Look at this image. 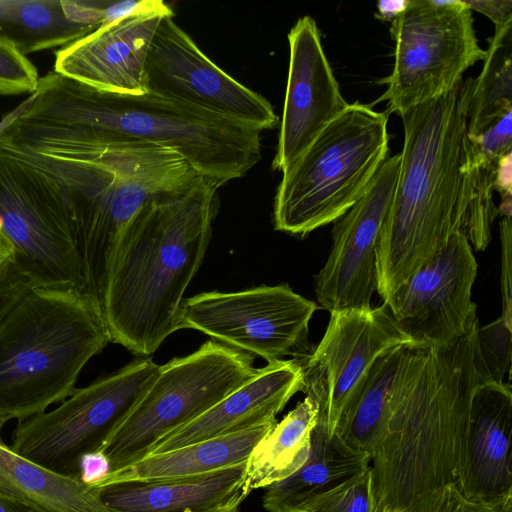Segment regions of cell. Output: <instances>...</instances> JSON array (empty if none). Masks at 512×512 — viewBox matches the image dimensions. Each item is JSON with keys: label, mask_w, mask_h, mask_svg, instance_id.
<instances>
[{"label": "cell", "mask_w": 512, "mask_h": 512, "mask_svg": "<svg viewBox=\"0 0 512 512\" xmlns=\"http://www.w3.org/2000/svg\"><path fill=\"white\" fill-rule=\"evenodd\" d=\"M274 425H265L147 455L126 467L109 472L91 487L187 479L245 464L254 446Z\"/></svg>", "instance_id": "603a6c76"}, {"label": "cell", "mask_w": 512, "mask_h": 512, "mask_svg": "<svg viewBox=\"0 0 512 512\" xmlns=\"http://www.w3.org/2000/svg\"><path fill=\"white\" fill-rule=\"evenodd\" d=\"M0 216L11 261L32 287L88 293L86 271L57 186L0 150Z\"/></svg>", "instance_id": "8fae6325"}, {"label": "cell", "mask_w": 512, "mask_h": 512, "mask_svg": "<svg viewBox=\"0 0 512 512\" xmlns=\"http://www.w3.org/2000/svg\"><path fill=\"white\" fill-rule=\"evenodd\" d=\"M142 3L141 1L107 2L104 7L102 25H107L133 13Z\"/></svg>", "instance_id": "f35d334b"}, {"label": "cell", "mask_w": 512, "mask_h": 512, "mask_svg": "<svg viewBox=\"0 0 512 512\" xmlns=\"http://www.w3.org/2000/svg\"><path fill=\"white\" fill-rule=\"evenodd\" d=\"M160 366L137 359L86 387L55 409L18 421L12 448L57 474L79 479L81 459L99 451L144 395Z\"/></svg>", "instance_id": "30bf717a"}, {"label": "cell", "mask_w": 512, "mask_h": 512, "mask_svg": "<svg viewBox=\"0 0 512 512\" xmlns=\"http://www.w3.org/2000/svg\"><path fill=\"white\" fill-rule=\"evenodd\" d=\"M316 309L288 284L203 292L183 300L180 329H195L268 363L302 359L313 350L308 334Z\"/></svg>", "instance_id": "7c38bea8"}, {"label": "cell", "mask_w": 512, "mask_h": 512, "mask_svg": "<svg viewBox=\"0 0 512 512\" xmlns=\"http://www.w3.org/2000/svg\"><path fill=\"white\" fill-rule=\"evenodd\" d=\"M477 268L470 242L457 233L383 303L414 345H452L479 322L472 300Z\"/></svg>", "instance_id": "9a60e30c"}, {"label": "cell", "mask_w": 512, "mask_h": 512, "mask_svg": "<svg viewBox=\"0 0 512 512\" xmlns=\"http://www.w3.org/2000/svg\"><path fill=\"white\" fill-rule=\"evenodd\" d=\"M244 464L179 480L91 487L110 512H228L239 509Z\"/></svg>", "instance_id": "44dd1931"}, {"label": "cell", "mask_w": 512, "mask_h": 512, "mask_svg": "<svg viewBox=\"0 0 512 512\" xmlns=\"http://www.w3.org/2000/svg\"><path fill=\"white\" fill-rule=\"evenodd\" d=\"M302 386V371L296 359L270 362L206 412L159 438L147 455L274 425L277 414Z\"/></svg>", "instance_id": "ffe728a7"}, {"label": "cell", "mask_w": 512, "mask_h": 512, "mask_svg": "<svg viewBox=\"0 0 512 512\" xmlns=\"http://www.w3.org/2000/svg\"><path fill=\"white\" fill-rule=\"evenodd\" d=\"M289 68L272 169L284 172L348 107L323 50L313 18L303 16L288 33Z\"/></svg>", "instance_id": "ac0fdd59"}, {"label": "cell", "mask_w": 512, "mask_h": 512, "mask_svg": "<svg viewBox=\"0 0 512 512\" xmlns=\"http://www.w3.org/2000/svg\"><path fill=\"white\" fill-rule=\"evenodd\" d=\"M382 512H388V511H386V510H383Z\"/></svg>", "instance_id": "f6af8a7d"}, {"label": "cell", "mask_w": 512, "mask_h": 512, "mask_svg": "<svg viewBox=\"0 0 512 512\" xmlns=\"http://www.w3.org/2000/svg\"><path fill=\"white\" fill-rule=\"evenodd\" d=\"M39 74L15 42L0 37V94L34 93Z\"/></svg>", "instance_id": "1f68e13d"}, {"label": "cell", "mask_w": 512, "mask_h": 512, "mask_svg": "<svg viewBox=\"0 0 512 512\" xmlns=\"http://www.w3.org/2000/svg\"><path fill=\"white\" fill-rule=\"evenodd\" d=\"M499 161L487 160L469 143L467 138L462 173L470 201L465 218L464 235L472 248L477 251H483L489 245L492 238V224L498 214L493 195Z\"/></svg>", "instance_id": "f1b7e54d"}, {"label": "cell", "mask_w": 512, "mask_h": 512, "mask_svg": "<svg viewBox=\"0 0 512 512\" xmlns=\"http://www.w3.org/2000/svg\"><path fill=\"white\" fill-rule=\"evenodd\" d=\"M318 412L317 403L305 397L258 441L244 464L245 497L286 479L302 467L310 454Z\"/></svg>", "instance_id": "484cf974"}, {"label": "cell", "mask_w": 512, "mask_h": 512, "mask_svg": "<svg viewBox=\"0 0 512 512\" xmlns=\"http://www.w3.org/2000/svg\"><path fill=\"white\" fill-rule=\"evenodd\" d=\"M218 188L197 176L151 198L124 227L100 302L111 342L148 357L180 329L183 295L211 239Z\"/></svg>", "instance_id": "3957f363"}, {"label": "cell", "mask_w": 512, "mask_h": 512, "mask_svg": "<svg viewBox=\"0 0 512 512\" xmlns=\"http://www.w3.org/2000/svg\"><path fill=\"white\" fill-rule=\"evenodd\" d=\"M168 14L149 48L147 92L255 126L262 131L279 123L270 102L217 66Z\"/></svg>", "instance_id": "5bb4252c"}, {"label": "cell", "mask_w": 512, "mask_h": 512, "mask_svg": "<svg viewBox=\"0 0 512 512\" xmlns=\"http://www.w3.org/2000/svg\"><path fill=\"white\" fill-rule=\"evenodd\" d=\"M106 2L0 0V37L26 55L64 47L103 23Z\"/></svg>", "instance_id": "7402d4cb"}, {"label": "cell", "mask_w": 512, "mask_h": 512, "mask_svg": "<svg viewBox=\"0 0 512 512\" xmlns=\"http://www.w3.org/2000/svg\"><path fill=\"white\" fill-rule=\"evenodd\" d=\"M427 512H502L469 502L456 485L444 488Z\"/></svg>", "instance_id": "d590c367"}, {"label": "cell", "mask_w": 512, "mask_h": 512, "mask_svg": "<svg viewBox=\"0 0 512 512\" xmlns=\"http://www.w3.org/2000/svg\"><path fill=\"white\" fill-rule=\"evenodd\" d=\"M13 248L8 239L0 243V265L12 257Z\"/></svg>", "instance_id": "b9f144b4"}, {"label": "cell", "mask_w": 512, "mask_h": 512, "mask_svg": "<svg viewBox=\"0 0 512 512\" xmlns=\"http://www.w3.org/2000/svg\"><path fill=\"white\" fill-rule=\"evenodd\" d=\"M468 103L466 80L401 116L397 183L376 247L377 292L383 301L453 235L464 234Z\"/></svg>", "instance_id": "5b68a950"}, {"label": "cell", "mask_w": 512, "mask_h": 512, "mask_svg": "<svg viewBox=\"0 0 512 512\" xmlns=\"http://www.w3.org/2000/svg\"><path fill=\"white\" fill-rule=\"evenodd\" d=\"M24 121L71 129L101 142H139L180 154L197 175L219 187L261 160L262 130L147 92L96 90L54 71L15 110Z\"/></svg>", "instance_id": "277c9868"}, {"label": "cell", "mask_w": 512, "mask_h": 512, "mask_svg": "<svg viewBox=\"0 0 512 512\" xmlns=\"http://www.w3.org/2000/svg\"><path fill=\"white\" fill-rule=\"evenodd\" d=\"M457 487L469 502L511 512L512 392L484 381L473 394Z\"/></svg>", "instance_id": "d6986e66"}, {"label": "cell", "mask_w": 512, "mask_h": 512, "mask_svg": "<svg viewBox=\"0 0 512 512\" xmlns=\"http://www.w3.org/2000/svg\"><path fill=\"white\" fill-rule=\"evenodd\" d=\"M412 345L386 351L371 366L355 404L336 431V435L353 450L370 457Z\"/></svg>", "instance_id": "4316f807"}, {"label": "cell", "mask_w": 512, "mask_h": 512, "mask_svg": "<svg viewBox=\"0 0 512 512\" xmlns=\"http://www.w3.org/2000/svg\"><path fill=\"white\" fill-rule=\"evenodd\" d=\"M399 164V153L387 157L360 198L334 222L330 254L314 279L316 298L330 313L371 308L377 292L376 247Z\"/></svg>", "instance_id": "2e32d148"}, {"label": "cell", "mask_w": 512, "mask_h": 512, "mask_svg": "<svg viewBox=\"0 0 512 512\" xmlns=\"http://www.w3.org/2000/svg\"><path fill=\"white\" fill-rule=\"evenodd\" d=\"M0 150L46 175L68 209L88 293L99 303L116 241L151 198L192 182L197 173L169 148L101 142L64 127L9 114ZM101 305V304H100Z\"/></svg>", "instance_id": "6da1fadb"}, {"label": "cell", "mask_w": 512, "mask_h": 512, "mask_svg": "<svg viewBox=\"0 0 512 512\" xmlns=\"http://www.w3.org/2000/svg\"><path fill=\"white\" fill-rule=\"evenodd\" d=\"M463 2L471 11L476 10L491 19L495 27L512 21L511 0H471Z\"/></svg>", "instance_id": "8d00e7d4"}, {"label": "cell", "mask_w": 512, "mask_h": 512, "mask_svg": "<svg viewBox=\"0 0 512 512\" xmlns=\"http://www.w3.org/2000/svg\"><path fill=\"white\" fill-rule=\"evenodd\" d=\"M477 78H468L467 135H476L512 111V21L496 26Z\"/></svg>", "instance_id": "83f0119b"}, {"label": "cell", "mask_w": 512, "mask_h": 512, "mask_svg": "<svg viewBox=\"0 0 512 512\" xmlns=\"http://www.w3.org/2000/svg\"><path fill=\"white\" fill-rule=\"evenodd\" d=\"M0 512H35L30 507L0 494Z\"/></svg>", "instance_id": "60d3db41"}, {"label": "cell", "mask_w": 512, "mask_h": 512, "mask_svg": "<svg viewBox=\"0 0 512 512\" xmlns=\"http://www.w3.org/2000/svg\"><path fill=\"white\" fill-rule=\"evenodd\" d=\"M406 3L407 0L379 1L378 12L375 16L378 19L392 22L404 10Z\"/></svg>", "instance_id": "ab89813d"}, {"label": "cell", "mask_w": 512, "mask_h": 512, "mask_svg": "<svg viewBox=\"0 0 512 512\" xmlns=\"http://www.w3.org/2000/svg\"><path fill=\"white\" fill-rule=\"evenodd\" d=\"M500 239L502 247L501 260V292L502 315L501 318L512 328V225L511 217H503L499 223Z\"/></svg>", "instance_id": "836d02e7"}, {"label": "cell", "mask_w": 512, "mask_h": 512, "mask_svg": "<svg viewBox=\"0 0 512 512\" xmlns=\"http://www.w3.org/2000/svg\"><path fill=\"white\" fill-rule=\"evenodd\" d=\"M370 466L366 453L350 448L317 422L306 462L286 479L267 487L263 507L268 512H298L309 502L359 475Z\"/></svg>", "instance_id": "cb8c5ba5"}, {"label": "cell", "mask_w": 512, "mask_h": 512, "mask_svg": "<svg viewBox=\"0 0 512 512\" xmlns=\"http://www.w3.org/2000/svg\"><path fill=\"white\" fill-rule=\"evenodd\" d=\"M173 10L160 0H142L131 14L62 47L54 72L96 90L144 95L149 48L160 21Z\"/></svg>", "instance_id": "e0dca14e"}, {"label": "cell", "mask_w": 512, "mask_h": 512, "mask_svg": "<svg viewBox=\"0 0 512 512\" xmlns=\"http://www.w3.org/2000/svg\"><path fill=\"white\" fill-rule=\"evenodd\" d=\"M109 471L107 458L100 451L92 452L81 459L79 480L91 487L104 478Z\"/></svg>", "instance_id": "74e56055"}, {"label": "cell", "mask_w": 512, "mask_h": 512, "mask_svg": "<svg viewBox=\"0 0 512 512\" xmlns=\"http://www.w3.org/2000/svg\"><path fill=\"white\" fill-rule=\"evenodd\" d=\"M512 328L500 317L477 328V343L490 381L504 383L511 368Z\"/></svg>", "instance_id": "4dcf8cb0"}, {"label": "cell", "mask_w": 512, "mask_h": 512, "mask_svg": "<svg viewBox=\"0 0 512 512\" xmlns=\"http://www.w3.org/2000/svg\"><path fill=\"white\" fill-rule=\"evenodd\" d=\"M109 342L93 295L31 287L0 321V421L26 420L64 401Z\"/></svg>", "instance_id": "8992f818"}, {"label": "cell", "mask_w": 512, "mask_h": 512, "mask_svg": "<svg viewBox=\"0 0 512 512\" xmlns=\"http://www.w3.org/2000/svg\"><path fill=\"white\" fill-rule=\"evenodd\" d=\"M298 512H373L370 466L359 475L318 496Z\"/></svg>", "instance_id": "f546056e"}, {"label": "cell", "mask_w": 512, "mask_h": 512, "mask_svg": "<svg viewBox=\"0 0 512 512\" xmlns=\"http://www.w3.org/2000/svg\"><path fill=\"white\" fill-rule=\"evenodd\" d=\"M31 287L30 282L15 268L11 258L0 265V321Z\"/></svg>", "instance_id": "e575fe53"}, {"label": "cell", "mask_w": 512, "mask_h": 512, "mask_svg": "<svg viewBox=\"0 0 512 512\" xmlns=\"http://www.w3.org/2000/svg\"><path fill=\"white\" fill-rule=\"evenodd\" d=\"M254 356L208 340L160 366L144 395L99 451L110 471L144 458L170 431L192 421L252 378Z\"/></svg>", "instance_id": "ba28073f"}, {"label": "cell", "mask_w": 512, "mask_h": 512, "mask_svg": "<svg viewBox=\"0 0 512 512\" xmlns=\"http://www.w3.org/2000/svg\"><path fill=\"white\" fill-rule=\"evenodd\" d=\"M7 238L5 237L4 235V232H3V221H2V218L0 216V243L5 241Z\"/></svg>", "instance_id": "7bdbcfd3"}, {"label": "cell", "mask_w": 512, "mask_h": 512, "mask_svg": "<svg viewBox=\"0 0 512 512\" xmlns=\"http://www.w3.org/2000/svg\"><path fill=\"white\" fill-rule=\"evenodd\" d=\"M228 512H238V509H232V510H230Z\"/></svg>", "instance_id": "ee69618b"}, {"label": "cell", "mask_w": 512, "mask_h": 512, "mask_svg": "<svg viewBox=\"0 0 512 512\" xmlns=\"http://www.w3.org/2000/svg\"><path fill=\"white\" fill-rule=\"evenodd\" d=\"M0 421V494L35 512H110L79 479L57 474L4 443Z\"/></svg>", "instance_id": "d4e9b609"}, {"label": "cell", "mask_w": 512, "mask_h": 512, "mask_svg": "<svg viewBox=\"0 0 512 512\" xmlns=\"http://www.w3.org/2000/svg\"><path fill=\"white\" fill-rule=\"evenodd\" d=\"M470 144L487 160L499 161L512 152V111L497 119L482 132L468 136Z\"/></svg>", "instance_id": "d6a6232c"}, {"label": "cell", "mask_w": 512, "mask_h": 512, "mask_svg": "<svg viewBox=\"0 0 512 512\" xmlns=\"http://www.w3.org/2000/svg\"><path fill=\"white\" fill-rule=\"evenodd\" d=\"M479 322L449 346L412 345L370 455L373 512H427L456 485L476 387Z\"/></svg>", "instance_id": "7a4b0ae2"}, {"label": "cell", "mask_w": 512, "mask_h": 512, "mask_svg": "<svg viewBox=\"0 0 512 512\" xmlns=\"http://www.w3.org/2000/svg\"><path fill=\"white\" fill-rule=\"evenodd\" d=\"M408 344L413 342L384 303L365 310L330 313L320 343L307 357L296 359L302 371L301 391L318 405L317 422L336 434L376 359L390 349Z\"/></svg>", "instance_id": "4fadbf2b"}, {"label": "cell", "mask_w": 512, "mask_h": 512, "mask_svg": "<svg viewBox=\"0 0 512 512\" xmlns=\"http://www.w3.org/2000/svg\"><path fill=\"white\" fill-rule=\"evenodd\" d=\"M390 33L394 66L378 101L386 100L387 113L399 116L455 89L464 72L486 56L462 0H407Z\"/></svg>", "instance_id": "9c48e42d"}, {"label": "cell", "mask_w": 512, "mask_h": 512, "mask_svg": "<svg viewBox=\"0 0 512 512\" xmlns=\"http://www.w3.org/2000/svg\"><path fill=\"white\" fill-rule=\"evenodd\" d=\"M387 125V112L349 104L282 172L273 205L275 229L305 237L342 216L388 157Z\"/></svg>", "instance_id": "52a82bcc"}]
</instances>
